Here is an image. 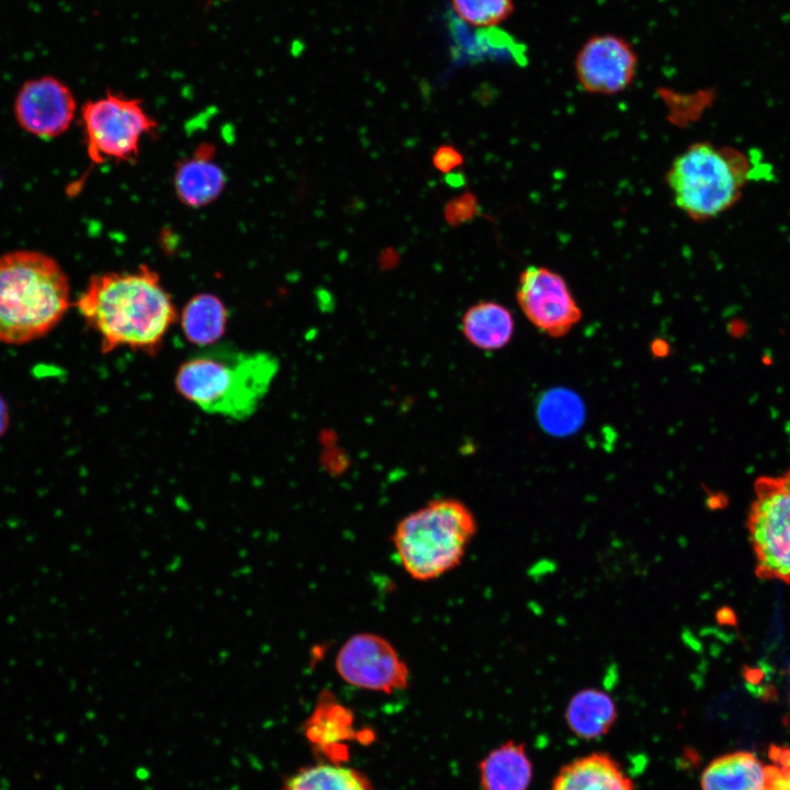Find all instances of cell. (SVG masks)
<instances>
[{
    "label": "cell",
    "instance_id": "obj_15",
    "mask_svg": "<svg viewBox=\"0 0 790 790\" xmlns=\"http://www.w3.org/2000/svg\"><path fill=\"white\" fill-rule=\"evenodd\" d=\"M225 177L213 160L211 146L202 145L183 160L174 174V188L182 203L191 207L213 202L223 191Z\"/></svg>",
    "mask_w": 790,
    "mask_h": 790
},
{
    "label": "cell",
    "instance_id": "obj_22",
    "mask_svg": "<svg viewBox=\"0 0 790 790\" xmlns=\"http://www.w3.org/2000/svg\"><path fill=\"white\" fill-rule=\"evenodd\" d=\"M451 4L461 20L476 27L498 25L515 11L514 0H451Z\"/></svg>",
    "mask_w": 790,
    "mask_h": 790
},
{
    "label": "cell",
    "instance_id": "obj_9",
    "mask_svg": "<svg viewBox=\"0 0 790 790\" xmlns=\"http://www.w3.org/2000/svg\"><path fill=\"white\" fill-rule=\"evenodd\" d=\"M517 302L526 317L551 337L566 335L582 317L564 278L545 267L529 266L520 273Z\"/></svg>",
    "mask_w": 790,
    "mask_h": 790
},
{
    "label": "cell",
    "instance_id": "obj_6",
    "mask_svg": "<svg viewBox=\"0 0 790 790\" xmlns=\"http://www.w3.org/2000/svg\"><path fill=\"white\" fill-rule=\"evenodd\" d=\"M755 498L747 515L756 576L790 584V469L754 483Z\"/></svg>",
    "mask_w": 790,
    "mask_h": 790
},
{
    "label": "cell",
    "instance_id": "obj_5",
    "mask_svg": "<svg viewBox=\"0 0 790 790\" xmlns=\"http://www.w3.org/2000/svg\"><path fill=\"white\" fill-rule=\"evenodd\" d=\"M476 530V519L464 503L439 498L405 516L392 539L406 573L431 580L461 563Z\"/></svg>",
    "mask_w": 790,
    "mask_h": 790
},
{
    "label": "cell",
    "instance_id": "obj_23",
    "mask_svg": "<svg viewBox=\"0 0 790 790\" xmlns=\"http://www.w3.org/2000/svg\"><path fill=\"white\" fill-rule=\"evenodd\" d=\"M477 212V201L473 193L466 192L450 200L444 207V218L456 226L472 219Z\"/></svg>",
    "mask_w": 790,
    "mask_h": 790
},
{
    "label": "cell",
    "instance_id": "obj_17",
    "mask_svg": "<svg viewBox=\"0 0 790 790\" xmlns=\"http://www.w3.org/2000/svg\"><path fill=\"white\" fill-rule=\"evenodd\" d=\"M466 340L478 349L504 348L511 339L515 321L511 313L496 302H478L464 313L461 324Z\"/></svg>",
    "mask_w": 790,
    "mask_h": 790
},
{
    "label": "cell",
    "instance_id": "obj_7",
    "mask_svg": "<svg viewBox=\"0 0 790 790\" xmlns=\"http://www.w3.org/2000/svg\"><path fill=\"white\" fill-rule=\"evenodd\" d=\"M81 120L87 153L95 163L135 160L140 142L157 127L140 100L110 91L86 102Z\"/></svg>",
    "mask_w": 790,
    "mask_h": 790
},
{
    "label": "cell",
    "instance_id": "obj_12",
    "mask_svg": "<svg viewBox=\"0 0 790 790\" xmlns=\"http://www.w3.org/2000/svg\"><path fill=\"white\" fill-rule=\"evenodd\" d=\"M549 790H635V787L614 757L594 752L564 764Z\"/></svg>",
    "mask_w": 790,
    "mask_h": 790
},
{
    "label": "cell",
    "instance_id": "obj_13",
    "mask_svg": "<svg viewBox=\"0 0 790 790\" xmlns=\"http://www.w3.org/2000/svg\"><path fill=\"white\" fill-rule=\"evenodd\" d=\"M701 790H770L769 765L756 755L737 751L712 759L702 770Z\"/></svg>",
    "mask_w": 790,
    "mask_h": 790
},
{
    "label": "cell",
    "instance_id": "obj_28",
    "mask_svg": "<svg viewBox=\"0 0 790 790\" xmlns=\"http://www.w3.org/2000/svg\"><path fill=\"white\" fill-rule=\"evenodd\" d=\"M207 3L210 4V3H211V0H207Z\"/></svg>",
    "mask_w": 790,
    "mask_h": 790
},
{
    "label": "cell",
    "instance_id": "obj_8",
    "mask_svg": "<svg viewBox=\"0 0 790 790\" xmlns=\"http://www.w3.org/2000/svg\"><path fill=\"white\" fill-rule=\"evenodd\" d=\"M335 666L342 680L365 690L393 693L409 681L408 666L396 648L371 632L351 635L339 648Z\"/></svg>",
    "mask_w": 790,
    "mask_h": 790
},
{
    "label": "cell",
    "instance_id": "obj_20",
    "mask_svg": "<svg viewBox=\"0 0 790 790\" xmlns=\"http://www.w3.org/2000/svg\"><path fill=\"white\" fill-rule=\"evenodd\" d=\"M283 790H374L361 771L338 763H319L300 768L284 782Z\"/></svg>",
    "mask_w": 790,
    "mask_h": 790
},
{
    "label": "cell",
    "instance_id": "obj_10",
    "mask_svg": "<svg viewBox=\"0 0 790 790\" xmlns=\"http://www.w3.org/2000/svg\"><path fill=\"white\" fill-rule=\"evenodd\" d=\"M637 65L636 50L627 38L603 33L583 43L574 59V71L586 92L612 95L630 87Z\"/></svg>",
    "mask_w": 790,
    "mask_h": 790
},
{
    "label": "cell",
    "instance_id": "obj_4",
    "mask_svg": "<svg viewBox=\"0 0 790 790\" xmlns=\"http://www.w3.org/2000/svg\"><path fill=\"white\" fill-rule=\"evenodd\" d=\"M763 165L744 151L697 142L672 162L666 182L676 206L696 222L714 218L741 199Z\"/></svg>",
    "mask_w": 790,
    "mask_h": 790
},
{
    "label": "cell",
    "instance_id": "obj_16",
    "mask_svg": "<svg viewBox=\"0 0 790 790\" xmlns=\"http://www.w3.org/2000/svg\"><path fill=\"white\" fill-rule=\"evenodd\" d=\"M564 718L575 736L592 741L603 737L613 727L618 719V708L608 692L589 687L571 697Z\"/></svg>",
    "mask_w": 790,
    "mask_h": 790
},
{
    "label": "cell",
    "instance_id": "obj_24",
    "mask_svg": "<svg viewBox=\"0 0 790 790\" xmlns=\"http://www.w3.org/2000/svg\"><path fill=\"white\" fill-rule=\"evenodd\" d=\"M432 163L437 170L448 173L462 166L463 156L455 147L441 145L433 154Z\"/></svg>",
    "mask_w": 790,
    "mask_h": 790
},
{
    "label": "cell",
    "instance_id": "obj_21",
    "mask_svg": "<svg viewBox=\"0 0 790 790\" xmlns=\"http://www.w3.org/2000/svg\"><path fill=\"white\" fill-rule=\"evenodd\" d=\"M537 418L542 429L555 437L574 433L583 425L585 407L580 397L565 387L544 392L537 404Z\"/></svg>",
    "mask_w": 790,
    "mask_h": 790
},
{
    "label": "cell",
    "instance_id": "obj_19",
    "mask_svg": "<svg viewBox=\"0 0 790 790\" xmlns=\"http://www.w3.org/2000/svg\"><path fill=\"white\" fill-rule=\"evenodd\" d=\"M179 317L185 338L191 343L205 348L224 334L228 312L217 296L199 294L187 303Z\"/></svg>",
    "mask_w": 790,
    "mask_h": 790
},
{
    "label": "cell",
    "instance_id": "obj_14",
    "mask_svg": "<svg viewBox=\"0 0 790 790\" xmlns=\"http://www.w3.org/2000/svg\"><path fill=\"white\" fill-rule=\"evenodd\" d=\"M533 764L523 743L508 740L478 763L482 790H529Z\"/></svg>",
    "mask_w": 790,
    "mask_h": 790
},
{
    "label": "cell",
    "instance_id": "obj_1",
    "mask_svg": "<svg viewBox=\"0 0 790 790\" xmlns=\"http://www.w3.org/2000/svg\"><path fill=\"white\" fill-rule=\"evenodd\" d=\"M76 306L104 353L127 348L153 354L179 319L159 274L145 264L91 276Z\"/></svg>",
    "mask_w": 790,
    "mask_h": 790
},
{
    "label": "cell",
    "instance_id": "obj_18",
    "mask_svg": "<svg viewBox=\"0 0 790 790\" xmlns=\"http://www.w3.org/2000/svg\"><path fill=\"white\" fill-rule=\"evenodd\" d=\"M352 712L329 693L320 695L313 713L305 722L307 740L323 752L339 748L340 742L353 734Z\"/></svg>",
    "mask_w": 790,
    "mask_h": 790
},
{
    "label": "cell",
    "instance_id": "obj_27",
    "mask_svg": "<svg viewBox=\"0 0 790 790\" xmlns=\"http://www.w3.org/2000/svg\"><path fill=\"white\" fill-rule=\"evenodd\" d=\"M716 618L720 623H731L735 620L734 613L727 608L719 610Z\"/></svg>",
    "mask_w": 790,
    "mask_h": 790
},
{
    "label": "cell",
    "instance_id": "obj_25",
    "mask_svg": "<svg viewBox=\"0 0 790 790\" xmlns=\"http://www.w3.org/2000/svg\"><path fill=\"white\" fill-rule=\"evenodd\" d=\"M769 789L790 790V752L780 754L777 765H769Z\"/></svg>",
    "mask_w": 790,
    "mask_h": 790
},
{
    "label": "cell",
    "instance_id": "obj_26",
    "mask_svg": "<svg viewBox=\"0 0 790 790\" xmlns=\"http://www.w3.org/2000/svg\"><path fill=\"white\" fill-rule=\"evenodd\" d=\"M10 424V411L9 407L0 395V438L5 433Z\"/></svg>",
    "mask_w": 790,
    "mask_h": 790
},
{
    "label": "cell",
    "instance_id": "obj_11",
    "mask_svg": "<svg viewBox=\"0 0 790 790\" xmlns=\"http://www.w3.org/2000/svg\"><path fill=\"white\" fill-rule=\"evenodd\" d=\"M13 111L24 131L49 138L68 129L76 114V100L66 83L45 76L27 80L21 86Z\"/></svg>",
    "mask_w": 790,
    "mask_h": 790
},
{
    "label": "cell",
    "instance_id": "obj_2",
    "mask_svg": "<svg viewBox=\"0 0 790 790\" xmlns=\"http://www.w3.org/2000/svg\"><path fill=\"white\" fill-rule=\"evenodd\" d=\"M278 370L279 361L269 352L208 346L184 360L174 386L205 413L244 420L258 409Z\"/></svg>",
    "mask_w": 790,
    "mask_h": 790
},
{
    "label": "cell",
    "instance_id": "obj_3",
    "mask_svg": "<svg viewBox=\"0 0 790 790\" xmlns=\"http://www.w3.org/2000/svg\"><path fill=\"white\" fill-rule=\"evenodd\" d=\"M70 306L61 266L34 250L0 256V342L23 345L52 331Z\"/></svg>",
    "mask_w": 790,
    "mask_h": 790
}]
</instances>
